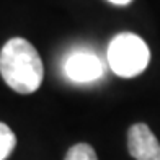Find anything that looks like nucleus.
Wrapping results in <instances>:
<instances>
[{
    "label": "nucleus",
    "mask_w": 160,
    "mask_h": 160,
    "mask_svg": "<svg viewBox=\"0 0 160 160\" xmlns=\"http://www.w3.org/2000/svg\"><path fill=\"white\" fill-rule=\"evenodd\" d=\"M0 75L13 92L28 95L42 83V61L36 48L25 38H12L0 51Z\"/></svg>",
    "instance_id": "f257e3e1"
},
{
    "label": "nucleus",
    "mask_w": 160,
    "mask_h": 160,
    "mask_svg": "<svg viewBox=\"0 0 160 160\" xmlns=\"http://www.w3.org/2000/svg\"><path fill=\"white\" fill-rule=\"evenodd\" d=\"M149 48L142 38L132 33H121L110 42L108 62L116 75L131 78L139 75L149 64Z\"/></svg>",
    "instance_id": "f03ea898"
},
{
    "label": "nucleus",
    "mask_w": 160,
    "mask_h": 160,
    "mask_svg": "<svg viewBox=\"0 0 160 160\" xmlns=\"http://www.w3.org/2000/svg\"><path fill=\"white\" fill-rule=\"evenodd\" d=\"M128 149L134 160H160V142L150 128L142 122L129 128Z\"/></svg>",
    "instance_id": "7ed1b4c3"
},
{
    "label": "nucleus",
    "mask_w": 160,
    "mask_h": 160,
    "mask_svg": "<svg viewBox=\"0 0 160 160\" xmlns=\"http://www.w3.org/2000/svg\"><path fill=\"white\" fill-rule=\"evenodd\" d=\"M65 74L78 83L93 82L101 77L103 67L100 59L92 52H75L65 61Z\"/></svg>",
    "instance_id": "20e7f679"
},
{
    "label": "nucleus",
    "mask_w": 160,
    "mask_h": 160,
    "mask_svg": "<svg viewBox=\"0 0 160 160\" xmlns=\"http://www.w3.org/2000/svg\"><path fill=\"white\" fill-rule=\"evenodd\" d=\"M15 144L17 137L13 131L5 122H0V160H7L10 157V154L15 149Z\"/></svg>",
    "instance_id": "39448f33"
},
{
    "label": "nucleus",
    "mask_w": 160,
    "mask_h": 160,
    "mask_svg": "<svg viewBox=\"0 0 160 160\" xmlns=\"http://www.w3.org/2000/svg\"><path fill=\"white\" fill-rule=\"evenodd\" d=\"M65 160H98L92 145L88 144H75L65 154Z\"/></svg>",
    "instance_id": "423d86ee"
},
{
    "label": "nucleus",
    "mask_w": 160,
    "mask_h": 160,
    "mask_svg": "<svg viewBox=\"0 0 160 160\" xmlns=\"http://www.w3.org/2000/svg\"><path fill=\"white\" fill-rule=\"evenodd\" d=\"M111 3H114V5H128L131 0H110Z\"/></svg>",
    "instance_id": "0eeeda50"
}]
</instances>
